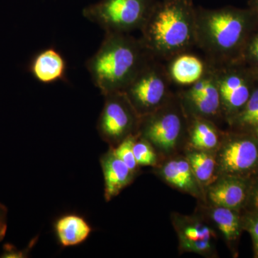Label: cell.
Wrapping results in <instances>:
<instances>
[{
    "instance_id": "cell-1",
    "label": "cell",
    "mask_w": 258,
    "mask_h": 258,
    "mask_svg": "<svg viewBox=\"0 0 258 258\" xmlns=\"http://www.w3.org/2000/svg\"><path fill=\"white\" fill-rule=\"evenodd\" d=\"M258 15L252 10L227 6L196 8V45L214 66L240 62L252 36Z\"/></svg>"
},
{
    "instance_id": "cell-2",
    "label": "cell",
    "mask_w": 258,
    "mask_h": 258,
    "mask_svg": "<svg viewBox=\"0 0 258 258\" xmlns=\"http://www.w3.org/2000/svg\"><path fill=\"white\" fill-rule=\"evenodd\" d=\"M149 55L168 61L196 45V8L192 0H157L141 29Z\"/></svg>"
},
{
    "instance_id": "cell-3",
    "label": "cell",
    "mask_w": 258,
    "mask_h": 258,
    "mask_svg": "<svg viewBox=\"0 0 258 258\" xmlns=\"http://www.w3.org/2000/svg\"><path fill=\"white\" fill-rule=\"evenodd\" d=\"M150 57L140 39L129 34L107 32L86 68L104 96L123 92Z\"/></svg>"
},
{
    "instance_id": "cell-4",
    "label": "cell",
    "mask_w": 258,
    "mask_h": 258,
    "mask_svg": "<svg viewBox=\"0 0 258 258\" xmlns=\"http://www.w3.org/2000/svg\"><path fill=\"white\" fill-rule=\"evenodd\" d=\"M157 0H101L86 7L83 15L107 32L125 33L142 28Z\"/></svg>"
},
{
    "instance_id": "cell-5",
    "label": "cell",
    "mask_w": 258,
    "mask_h": 258,
    "mask_svg": "<svg viewBox=\"0 0 258 258\" xmlns=\"http://www.w3.org/2000/svg\"><path fill=\"white\" fill-rule=\"evenodd\" d=\"M171 83L166 66L151 56L123 93L142 117L157 111L174 96Z\"/></svg>"
},
{
    "instance_id": "cell-6",
    "label": "cell",
    "mask_w": 258,
    "mask_h": 258,
    "mask_svg": "<svg viewBox=\"0 0 258 258\" xmlns=\"http://www.w3.org/2000/svg\"><path fill=\"white\" fill-rule=\"evenodd\" d=\"M187 115L178 96L150 114L141 117L139 135L164 154L175 149L187 130Z\"/></svg>"
},
{
    "instance_id": "cell-7",
    "label": "cell",
    "mask_w": 258,
    "mask_h": 258,
    "mask_svg": "<svg viewBox=\"0 0 258 258\" xmlns=\"http://www.w3.org/2000/svg\"><path fill=\"white\" fill-rule=\"evenodd\" d=\"M97 122V131L103 142L115 148L124 139L139 134L141 117L123 92L104 96Z\"/></svg>"
},
{
    "instance_id": "cell-8",
    "label": "cell",
    "mask_w": 258,
    "mask_h": 258,
    "mask_svg": "<svg viewBox=\"0 0 258 258\" xmlns=\"http://www.w3.org/2000/svg\"><path fill=\"white\" fill-rule=\"evenodd\" d=\"M239 62L215 66L221 101L222 115L230 122L246 104L255 81L251 70L238 67ZM214 66V64H213Z\"/></svg>"
},
{
    "instance_id": "cell-9",
    "label": "cell",
    "mask_w": 258,
    "mask_h": 258,
    "mask_svg": "<svg viewBox=\"0 0 258 258\" xmlns=\"http://www.w3.org/2000/svg\"><path fill=\"white\" fill-rule=\"evenodd\" d=\"M208 69L199 81L177 95L187 117H200L212 120L222 115L221 101L215 66Z\"/></svg>"
},
{
    "instance_id": "cell-10",
    "label": "cell",
    "mask_w": 258,
    "mask_h": 258,
    "mask_svg": "<svg viewBox=\"0 0 258 258\" xmlns=\"http://www.w3.org/2000/svg\"><path fill=\"white\" fill-rule=\"evenodd\" d=\"M217 165L225 175L244 178L258 169V141L247 135H233L223 142Z\"/></svg>"
},
{
    "instance_id": "cell-11",
    "label": "cell",
    "mask_w": 258,
    "mask_h": 258,
    "mask_svg": "<svg viewBox=\"0 0 258 258\" xmlns=\"http://www.w3.org/2000/svg\"><path fill=\"white\" fill-rule=\"evenodd\" d=\"M100 164L104 179V198L106 202L111 201L132 184L138 173L129 169L117 157L112 148L102 154Z\"/></svg>"
},
{
    "instance_id": "cell-12",
    "label": "cell",
    "mask_w": 258,
    "mask_h": 258,
    "mask_svg": "<svg viewBox=\"0 0 258 258\" xmlns=\"http://www.w3.org/2000/svg\"><path fill=\"white\" fill-rule=\"evenodd\" d=\"M167 62L166 69L171 83L184 87L201 79L208 66L206 59L203 60L189 51L174 56Z\"/></svg>"
},
{
    "instance_id": "cell-13",
    "label": "cell",
    "mask_w": 258,
    "mask_h": 258,
    "mask_svg": "<svg viewBox=\"0 0 258 258\" xmlns=\"http://www.w3.org/2000/svg\"><path fill=\"white\" fill-rule=\"evenodd\" d=\"M247 184L244 178L225 175L209 189V199L215 206L237 209L247 198Z\"/></svg>"
},
{
    "instance_id": "cell-14",
    "label": "cell",
    "mask_w": 258,
    "mask_h": 258,
    "mask_svg": "<svg viewBox=\"0 0 258 258\" xmlns=\"http://www.w3.org/2000/svg\"><path fill=\"white\" fill-rule=\"evenodd\" d=\"M178 223L180 243L185 251L207 254L212 249L214 231L203 222L183 218Z\"/></svg>"
},
{
    "instance_id": "cell-15",
    "label": "cell",
    "mask_w": 258,
    "mask_h": 258,
    "mask_svg": "<svg viewBox=\"0 0 258 258\" xmlns=\"http://www.w3.org/2000/svg\"><path fill=\"white\" fill-rule=\"evenodd\" d=\"M29 71L40 83L50 84L57 82L66 76V60L60 52L53 47H49L33 57Z\"/></svg>"
},
{
    "instance_id": "cell-16",
    "label": "cell",
    "mask_w": 258,
    "mask_h": 258,
    "mask_svg": "<svg viewBox=\"0 0 258 258\" xmlns=\"http://www.w3.org/2000/svg\"><path fill=\"white\" fill-rule=\"evenodd\" d=\"M54 230L61 247H71L86 242L93 230L84 217L76 213H68L55 220Z\"/></svg>"
},
{
    "instance_id": "cell-17",
    "label": "cell",
    "mask_w": 258,
    "mask_h": 258,
    "mask_svg": "<svg viewBox=\"0 0 258 258\" xmlns=\"http://www.w3.org/2000/svg\"><path fill=\"white\" fill-rule=\"evenodd\" d=\"M191 118L188 128L191 145L196 149L211 151L219 145L220 135L212 120L200 117H188Z\"/></svg>"
},
{
    "instance_id": "cell-18",
    "label": "cell",
    "mask_w": 258,
    "mask_h": 258,
    "mask_svg": "<svg viewBox=\"0 0 258 258\" xmlns=\"http://www.w3.org/2000/svg\"><path fill=\"white\" fill-rule=\"evenodd\" d=\"M211 217L228 242H234L239 238L242 223L237 210L215 206V208L212 209Z\"/></svg>"
},
{
    "instance_id": "cell-19",
    "label": "cell",
    "mask_w": 258,
    "mask_h": 258,
    "mask_svg": "<svg viewBox=\"0 0 258 258\" xmlns=\"http://www.w3.org/2000/svg\"><path fill=\"white\" fill-rule=\"evenodd\" d=\"M186 159L200 184L206 185L211 181L217 165L212 154L207 151L195 149L188 153Z\"/></svg>"
},
{
    "instance_id": "cell-20",
    "label": "cell",
    "mask_w": 258,
    "mask_h": 258,
    "mask_svg": "<svg viewBox=\"0 0 258 258\" xmlns=\"http://www.w3.org/2000/svg\"><path fill=\"white\" fill-rule=\"evenodd\" d=\"M233 126L241 129H254L258 127V87L252 94L242 110L230 120Z\"/></svg>"
},
{
    "instance_id": "cell-21",
    "label": "cell",
    "mask_w": 258,
    "mask_h": 258,
    "mask_svg": "<svg viewBox=\"0 0 258 258\" xmlns=\"http://www.w3.org/2000/svg\"><path fill=\"white\" fill-rule=\"evenodd\" d=\"M133 150L139 166H154L157 164V157L154 147L139 134L134 141Z\"/></svg>"
},
{
    "instance_id": "cell-22",
    "label": "cell",
    "mask_w": 258,
    "mask_h": 258,
    "mask_svg": "<svg viewBox=\"0 0 258 258\" xmlns=\"http://www.w3.org/2000/svg\"><path fill=\"white\" fill-rule=\"evenodd\" d=\"M137 136V134L131 136L124 139L123 142H120L115 148H112L116 157L119 158L129 169L135 172H138L139 167L138 163L136 160L133 150L134 141Z\"/></svg>"
},
{
    "instance_id": "cell-23",
    "label": "cell",
    "mask_w": 258,
    "mask_h": 258,
    "mask_svg": "<svg viewBox=\"0 0 258 258\" xmlns=\"http://www.w3.org/2000/svg\"><path fill=\"white\" fill-rule=\"evenodd\" d=\"M161 175L168 184L176 189L189 193L187 186L180 174L175 159L166 162L161 169Z\"/></svg>"
},
{
    "instance_id": "cell-24",
    "label": "cell",
    "mask_w": 258,
    "mask_h": 258,
    "mask_svg": "<svg viewBox=\"0 0 258 258\" xmlns=\"http://www.w3.org/2000/svg\"><path fill=\"white\" fill-rule=\"evenodd\" d=\"M37 237L31 240L28 247L24 249H19L13 244L7 243L3 246V252L0 257L3 258H25L28 257L34 245L36 244Z\"/></svg>"
},
{
    "instance_id": "cell-25",
    "label": "cell",
    "mask_w": 258,
    "mask_h": 258,
    "mask_svg": "<svg viewBox=\"0 0 258 258\" xmlns=\"http://www.w3.org/2000/svg\"><path fill=\"white\" fill-rule=\"evenodd\" d=\"M243 57L252 64V68H258V31L251 36L247 42Z\"/></svg>"
},
{
    "instance_id": "cell-26",
    "label": "cell",
    "mask_w": 258,
    "mask_h": 258,
    "mask_svg": "<svg viewBox=\"0 0 258 258\" xmlns=\"http://www.w3.org/2000/svg\"><path fill=\"white\" fill-rule=\"evenodd\" d=\"M244 227L252 238L254 256L258 257V211L247 217Z\"/></svg>"
},
{
    "instance_id": "cell-27",
    "label": "cell",
    "mask_w": 258,
    "mask_h": 258,
    "mask_svg": "<svg viewBox=\"0 0 258 258\" xmlns=\"http://www.w3.org/2000/svg\"><path fill=\"white\" fill-rule=\"evenodd\" d=\"M8 209L0 202V242L4 240L8 230Z\"/></svg>"
},
{
    "instance_id": "cell-28",
    "label": "cell",
    "mask_w": 258,
    "mask_h": 258,
    "mask_svg": "<svg viewBox=\"0 0 258 258\" xmlns=\"http://www.w3.org/2000/svg\"><path fill=\"white\" fill-rule=\"evenodd\" d=\"M250 203L252 208L258 211V184L251 192Z\"/></svg>"
},
{
    "instance_id": "cell-29",
    "label": "cell",
    "mask_w": 258,
    "mask_h": 258,
    "mask_svg": "<svg viewBox=\"0 0 258 258\" xmlns=\"http://www.w3.org/2000/svg\"><path fill=\"white\" fill-rule=\"evenodd\" d=\"M249 9L258 15V0H249Z\"/></svg>"
},
{
    "instance_id": "cell-30",
    "label": "cell",
    "mask_w": 258,
    "mask_h": 258,
    "mask_svg": "<svg viewBox=\"0 0 258 258\" xmlns=\"http://www.w3.org/2000/svg\"><path fill=\"white\" fill-rule=\"evenodd\" d=\"M250 70L254 80L258 82V68H252Z\"/></svg>"
},
{
    "instance_id": "cell-31",
    "label": "cell",
    "mask_w": 258,
    "mask_h": 258,
    "mask_svg": "<svg viewBox=\"0 0 258 258\" xmlns=\"http://www.w3.org/2000/svg\"><path fill=\"white\" fill-rule=\"evenodd\" d=\"M254 134H255L256 139H257V140L258 141V127L257 128L254 129Z\"/></svg>"
}]
</instances>
